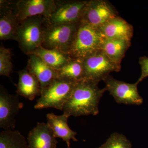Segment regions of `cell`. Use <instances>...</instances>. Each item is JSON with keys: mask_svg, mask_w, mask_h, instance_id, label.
I'll return each instance as SVG.
<instances>
[{"mask_svg": "<svg viewBox=\"0 0 148 148\" xmlns=\"http://www.w3.org/2000/svg\"><path fill=\"white\" fill-rule=\"evenodd\" d=\"M98 84L86 79L77 82L64 106V114L69 117L97 115L99 102L107 91L106 88H99Z\"/></svg>", "mask_w": 148, "mask_h": 148, "instance_id": "1", "label": "cell"}, {"mask_svg": "<svg viewBox=\"0 0 148 148\" xmlns=\"http://www.w3.org/2000/svg\"><path fill=\"white\" fill-rule=\"evenodd\" d=\"M105 39L99 29L81 22L69 54L84 61L101 50Z\"/></svg>", "mask_w": 148, "mask_h": 148, "instance_id": "2", "label": "cell"}, {"mask_svg": "<svg viewBox=\"0 0 148 148\" xmlns=\"http://www.w3.org/2000/svg\"><path fill=\"white\" fill-rule=\"evenodd\" d=\"M80 23L54 25L45 21L42 46L69 54Z\"/></svg>", "mask_w": 148, "mask_h": 148, "instance_id": "3", "label": "cell"}, {"mask_svg": "<svg viewBox=\"0 0 148 148\" xmlns=\"http://www.w3.org/2000/svg\"><path fill=\"white\" fill-rule=\"evenodd\" d=\"M77 82L61 78L55 79L41 92L35 109L53 108L63 111Z\"/></svg>", "mask_w": 148, "mask_h": 148, "instance_id": "4", "label": "cell"}, {"mask_svg": "<svg viewBox=\"0 0 148 148\" xmlns=\"http://www.w3.org/2000/svg\"><path fill=\"white\" fill-rule=\"evenodd\" d=\"M46 17L37 16L21 21L16 34V41L24 53L32 54L42 44Z\"/></svg>", "mask_w": 148, "mask_h": 148, "instance_id": "5", "label": "cell"}, {"mask_svg": "<svg viewBox=\"0 0 148 148\" xmlns=\"http://www.w3.org/2000/svg\"><path fill=\"white\" fill-rule=\"evenodd\" d=\"M84 79L98 84L112 72H119L121 65L109 58L102 50L83 61Z\"/></svg>", "mask_w": 148, "mask_h": 148, "instance_id": "6", "label": "cell"}, {"mask_svg": "<svg viewBox=\"0 0 148 148\" xmlns=\"http://www.w3.org/2000/svg\"><path fill=\"white\" fill-rule=\"evenodd\" d=\"M88 1H56L55 10L47 17L46 22L50 24L80 22Z\"/></svg>", "mask_w": 148, "mask_h": 148, "instance_id": "7", "label": "cell"}, {"mask_svg": "<svg viewBox=\"0 0 148 148\" xmlns=\"http://www.w3.org/2000/svg\"><path fill=\"white\" fill-rule=\"evenodd\" d=\"M118 16L117 11L108 1L90 0L84 9L81 22L99 29Z\"/></svg>", "mask_w": 148, "mask_h": 148, "instance_id": "8", "label": "cell"}, {"mask_svg": "<svg viewBox=\"0 0 148 148\" xmlns=\"http://www.w3.org/2000/svg\"><path fill=\"white\" fill-rule=\"evenodd\" d=\"M106 90L119 104L141 105L143 99L138 92L136 82L130 84L118 80L109 75L103 80Z\"/></svg>", "mask_w": 148, "mask_h": 148, "instance_id": "9", "label": "cell"}, {"mask_svg": "<svg viewBox=\"0 0 148 148\" xmlns=\"http://www.w3.org/2000/svg\"><path fill=\"white\" fill-rule=\"evenodd\" d=\"M18 95L9 94L3 86L0 89V127L5 130L14 129L15 117L23 107Z\"/></svg>", "mask_w": 148, "mask_h": 148, "instance_id": "10", "label": "cell"}, {"mask_svg": "<svg viewBox=\"0 0 148 148\" xmlns=\"http://www.w3.org/2000/svg\"><path fill=\"white\" fill-rule=\"evenodd\" d=\"M0 5V40L16 41L21 21L17 16L15 1L1 0Z\"/></svg>", "mask_w": 148, "mask_h": 148, "instance_id": "11", "label": "cell"}, {"mask_svg": "<svg viewBox=\"0 0 148 148\" xmlns=\"http://www.w3.org/2000/svg\"><path fill=\"white\" fill-rule=\"evenodd\" d=\"M17 16L21 21L29 17L50 16L56 8L54 0H19L15 1Z\"/></svg>", "mask_w": 148, "mask_h": 148, "instance_id": "12", "label": "cell"}, {"mask_svg": "<svg viewBox=\"0 0 148 148\" xmlns=\"http://www.w3.org/2000/svg\"><path fill=\"white\" fill-rule=\"evenodd\" d=\"M28 148H56L58 141L47 123H38L29 132Z\"/></svg>", "mask_w": 148, "mask_h": 148, "instance_id": "13", "label": "cell"}, {"mask_svg": "<svg viewBox=\"0 0 148 148\" xmlns=\"http://www.w3.org/2000/svg\"><path fill=\"white\" fill-rule=\"evenodd\" d=\"M105 39L131 41L134 29L131 24L119 16L111 19L98 29Z\"/></svg>", "mask_w": 148, "mask_h": 148, "instance_id": "14", "label": "cell"}, {"mask_svg": "<svg viewBox=\"0 0 148 148\" xmlns=\"http://www.w3.org/2000/svg\"><path fill=\"white\" fill-rule=\"evenodd\" d=\"M29 56L27 69L38 80L41 92L53 80L58 78L57 70L49 66L37 56Z\"/></svg>", "mask_w": 148, "mask_h": 148, "instance_id": "15", "label": "cell"}, {"mask_svg": "<svg viewBox=\"0 0 148 148\" xmlns=\"http://www.w3.org/2000/svg\"><path fill=\"white\" fill-rule=\"evenodd\" d=\"M18 81L17 95L32 101L37 96H40V85L38 80L26 67L18 72Z\"/></svg>", "mask_w": 148, "mask_h": 148, "instance_id": "16", "label": "cell"}, {"mask_svg": "<svg viewBox=\"0 0 148 148\" xmlns=\"http://www.w3.org/2000/svg\"><path fill=\"white\" fill-rule=\"evenodd\" d=\"M69 117L64 114L56 115L51 113L47 115V123L52 129L55 138H61L66 142L67 147L71 148V140L77 141L78 140L75 138L77 132L71 129L68 124Z\"/></svg>", "mask_w": 148, "mask_h": 148, "instance_id": "17", "label": "cell"}, {"mask_svg": "<svg viewBox=\"0 0 148 148\" xmlns=\"http://www.w3.org/2000/svg\"><path fill=\"white\" fill-rule=\"evenodd\" d=\"M32 54L38 56L49 66L56 70L61 69L72 59L68 53L55 49H47L42 46Z\"/></svg>", "mask_w": 148, "mask_h": 148, "instance_id": "18", "label": "cell"}, {"mask_svg": "<svg viewBox=\"0 0 148 148\" xmlns=\"http://www.w3.org/2000/svg\"><path fill=\"white\" fill-rule=\"evenodd\" d=\"M131 44V41L127 40L105 39L101 50L115 63L121 65L122 60Z\"/></svg>", "mask_w": 148, "mask_h": 148, "instance_id": "19", "label": "cell"}, {"mask_svg": "<svg viewBox=\"0 0 148 148\" xmlns=\"http://www.w3.org/2000/svg\"><path fill=\"white\" fill-rule=\"evenodd\" d=\"M58 78L65 79L75 82L84 79L83 61L72 58L63 67L57 70Z\"/></svg>", "mask_w": 148, "mask_h": 148, "instance_id": "20", "label": "cell"}, {"mask_svg": "<svg viewBox=\"0 0 148 148\" xmlns=\"http://www.w3.org/2000/svg\"><path fill=\"white\" fill-rule=\"evenodd\" d=\"M0 148H28V143L19 131L5 130L0 134Z\"/></svg>", "mask_w": 148, "mask_h": 148, "instance_id": "21", "label": "cell"}, {"mask_svg": "<svg viewBox=\"0 0 148 148\" xmlns=\"http://www.w3.org/2000/svg\"><path fill=\"white\" fill-rule=\"evenodd\" d=\"M10 50L3 45L0 47V75L9 77L13 71Z\"/></svg>", "mask_w": 148, "mask_h": 148, "instance_id": "22", "label": "cell"}, {"mask_svg": "<svg viewBox=\"0 0 148 148\" xmlns=\"http://www.w3.org/2000/svg\"><path fill=\"white\" fill-rule=\"evenodd\" d=\"M98 148H132V144L125 135L114 132Z\"/></svg>", "mask_w": 148, "mask_h": 148, "instance_id": "23", "label": "cell"}, {"mask_svg": "<svg viewBox=\"0 0 148 148\" xmlns=\"http://www.w3.org/2000/svg\"><path fill=\"white\" fill-rule=\"evenodd\" d=\"M139 64L141 68V75L136 83L138 85L146 78L148 77V57L142 56L139 58Z\"/></svg>", "mask_w": 148, "mask_h": 148, "instance_id": "24", "label": "cell"}]
</instances>
